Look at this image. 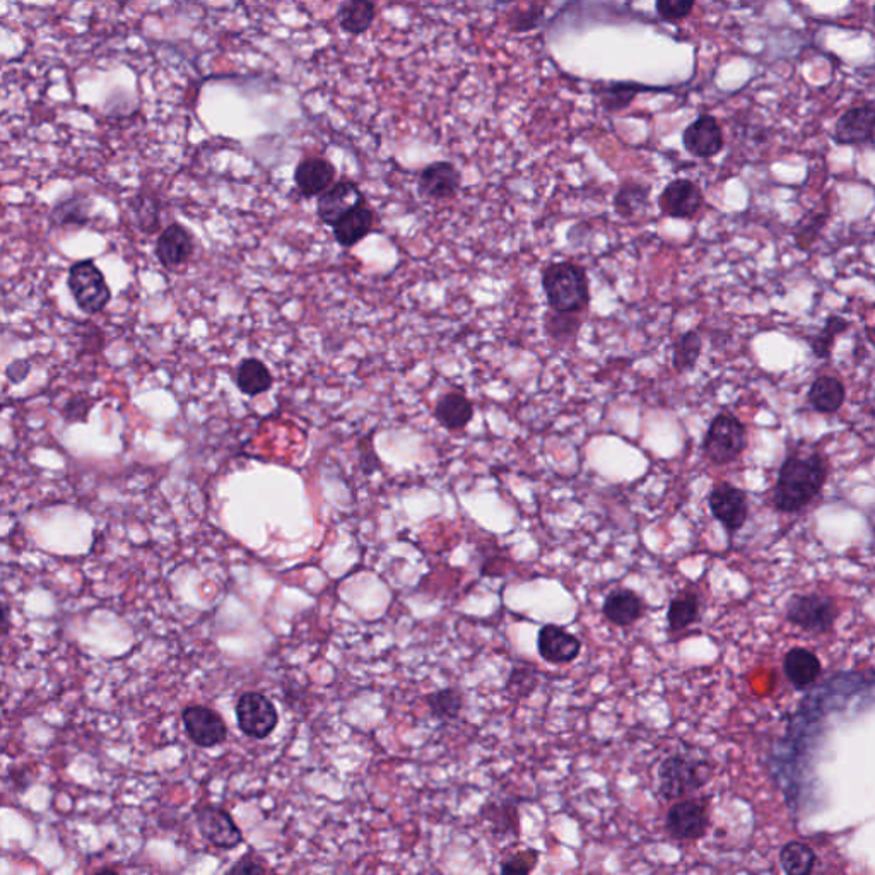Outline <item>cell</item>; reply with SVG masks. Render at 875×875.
<instances>
[{
    "label": "cell",
    "mask_w": 875,
    "mask_h": 875,
    "mask_svg": "<svg viewBox=\"0 0 875 875\" xmlns=\"http://www.w3.org/2000/svg\"><path fill=\"white\" fill-rule=\"evenodd\" d=\"M228 872L230 874H265L267 867L253 855H245Z\"/></svg>",
    "instance_id": "cell-40"
},
{
    "label": "cell",
    "mask_w": 875,
    "mask_h": 875,
    "mask_svg": "<svg viewBox=\"0 0 875 875\" xmlns=\"http://www.w3.org/2000/svg\"><path fill=\"white\" fill-rule=\"evenodd\" d=\"M30 373V363L28 361H16L7 368V376L14 383L23 382L24 378Z\"/></svg>",
    "instance_id": "cell-41"
},
{
    "label": "cell",
    "mask_w": 875,
    "mask_h": 875,
    "mask_svg": "<svg viewBox=\"0 0 875 875\" xmlns=\"http://www.w3.org/2000/svg\"><path fill=\"white\" fill-rule=\"evenodd\" d=\"M657 780L662 799H684L710 783L711 763L688 754H670L658 766Z\"/></svg>",
    "instance_id": "cell-3"
},
{
    "label": "cell",
    "mask_w": 875,
    "mask_h": 875,
    "mask_svg": "<svg viewBox=\"0 0 875 875\" xmlns=\"http://www.w3.org/2000/svg\"><path fill=\"white\" fill-rule=\"evenodd\" d=\"M787 621L793 626L814 633L824 635L834 628L836 619L840 616V609L833 597L819 592H807V594L793 595L787 604Z\"/></svg>",
    "instance_id": "cell-5"
},
{
    "label": "cell",
    "mask_w": 875,
    "mask_h": 875,
    "mask_svg": "<svg viewBox=\"0 0 875 875\" xmlns=\"http://www.w3.org/2000/svg\"><path fill=\"white\" fill-rule=\"evenodd\" d=\"M537 650L549 664H571L582 653V641L563 626L544 624L537 635Z\"/></svg>",
    "instance_id": "cell-14"
},
{
    "label": "cell",
    "mask_w": 875,
    "mask_h": 875,
    "mask_svg": "<svg viewBox=\"0 0 875 875\" xmlns=\"http://www.w3.org/2000/svg\"><path fill=\"white\" fill-rule=\"evenodd\" d=\"M749 447L746 424L729 411L718 412L706 429L701 452L711 465L734 464Z\"/></svg>",
    "instance_id": "cell-4"
},
{
    "label": "cell",
    "mask_w": 875,
    "mask_h": 875,
    "mask_svg": "<svg viewBox=\"0 0 875 875\" xmlns=\"http://www.w3.org/2000/svg\"><path fill=\"white\" fill-rule=\"evenodd\" d=\"M182 722L185 725L188 739L195 746L211 749L221 746L228 737V727L218 711L211 710L207 706H187L182 711Z\"/></svg>",
    "instance_id": "cell-11"
},
{
    "label": "cell",
    "mask_w": 875,
    "mask_h": 875,
    "mask_svg": "<svg viewBox=\"0 0 875 875\" xmlns=\"http://www.w3.org/2000/svg\"><path fill=\"white\" fill-rule=\"evenodd\" d=\"M783 674L793 689L807 691L823 674V664L816 653L802 646H793L783 657Z\"/></svg>",
    "instance_id": "cell-20"
},
{
    "label": "cell",
    "mask_w": 875,
    "mask_h": 875,
    "mask_svg": "<svg viewBox=\"0 0 875 875\" xmlns=\"http://www.w3.org/2000/svg\"><path fill=\"white\" fill-rule=\"evenodd\" d=\"M705 204V195L698 183L688 178H676L665 185L658 195V207L665 218L693 219Z\"/></svg>",
    "instance_id": "cell-10"
},
{
    "label": "cell",
    "mask_w": 875,
    "mask_h": 875,
    "mask_svg": "<svg viewBox=\"0 0 875 875\" xmlns=\"http://www.w3.org/2000/svg\"><path fill=\"white\" fill-rule=\"evenodd\" d=\"M376 6L373 0H342L337 9V21L349 35H363L375 23Z\"/></svg>",
    "instance_id": "cell-26"
},
{
    "label": "cell",
    "mask_w": 875,
    "mask_h": 875,
    "mask_svg": "<svg viewBox=\"0 0 875 875\" xmlns=\"http://www.w3.org/2000/svg\"><path fill=\"white\" fill-rule=\"evenodd\" d=\"M652 187L641 182H626L619 187L614 197V209L621 218H635L650 204Z\"/></svg>",
    "instance_id": "cell-28"
},
{
    "label": "cell",
    "mask_w": 875,
    "mask_h": 875,
    "mask_svg": "<svg viewBox=\"0 0 875 875\" xmlns=\"http://www.w3.org/2000/svg\"><path fill=\"white\" fill-rule=\"evenodd\" d=\"M195 241L192 233L180 223H171L161 231L156 241V257L168 271H178L194 257Z\"/></svg>",
    "instance_id": "cell-15"
},
{
    "label": "cell",
    "mask_w": 875,
    "mask_h": 875,
    "mask_svg": "<svg viewBox=\"0 0 875 875\" xmlns=\"http://www.w3.org/2000/svg\"><path fill=\"white\" fill-rule=\"evenodd\" d=\"M535 860H537L535 852L518 853L501 865V870L508 872V874H529L530 870L535 867Z\"/></svg>",
    "instance_id": "cell-39"
},
{
    "label": "cell",
    "mask_w": 875,
    "mask_h": 875,
    "mask_svg": "<svg viewBox=\"0 0 875 875\" xmlns=\"http://www.w3.org/2000/svg\"><path fill=\"white\" fill-rule=\"evenodd\" d=\"M136 216L139 228L146 233H154L159 228V212L153 206V200L147 197H137Z\"/></svg>",
    "instance_id": "cell-38"
},
{
    "label": "cell",
    "mask_w": 875,
    "mask_h": 875,
    "mask_svg": "<svg viewBox=\"0 0 875 875\" xmlns=\"http://www.w3.org/2000/svg\"><path fill=\"white\" fill-rule=\"evenodd\" d=\"M828 460L821 452H793L783 460L773 488V506L780 513H799L823 493Z\"/></svg>",
    "instance_id": "cell-1"
},
{
    "label": "cell",
    "mask_w": 875,
    "mask_h": 875,
    "mask_svg": "<svg viewBox=\"0 0 875 875\" xmlns=\"http://www.w3.org/2000/svg\"><path fill=\"white\" fill-rule=\"evenodd\" d=\"M376 228V212L365 200L349 209L337 223L332 226L334 238L341 247L353 248L370 236Z\"/></svg>",
    "instance_id": "cell-19"
},
{
    "label": "cell",
    "mask_w": 875,
    "mask_h": 875,
    "mask_svg": "<svg viewBox=\"0 0 875 875\" xmlns=\"http://www.w3.org/2000/svg\"><path fill=\"white\" fill-rule=\"evenodd\" d=\"M462 175L457 166L450 161H435L426 166L419 180L417 190L428 200H450L459 194Z\"/></svg>",
    "instance_id": "cell-17"
},
{
    "label": "cell",
    "mask_w": 875,
    "mask_h": 875,
    "mask_svg": "<svg viewBox=\"0 0 875 875\" xmlns=\"http://www.w3.org/2000/svg\"><path fill=\"white\" fill-rule=\"evenodd\" d=\"M69 289L77 306L89 315L103 312L112 300L110 286L106 284L103 272L93 260H81L72 265L69 271Z\"/></svg>",
    "instance_id": "cell-6"
},
{
    "label": "cell",
    "mask_w": 875,
    "mask_h": 875,
    "mask_svg": "<svg viewBox=\"0 0 875 875\" xmlns=\"http://www.w3.org/2000/svg\"><path fill=\"white\" fill-rule=\"evenodd\" d=\"M850 329V320L841 317L838 313H829L824 320L823 329L819 330L816 335H809L807 341L811 346L812 354L817 359H829L833 354V346L838 335L845 334L846 330Z\"/></svg>",
    "instance_id": "cell-31"
},
{
    "label": "cell",
    "mask_w": 875,
    "mask_h": 875,
    "mask_svg": "<svg viewBox=\"0 0 875 875\" xmlns=\"http://www.w3.org/2000/svg\"><path fill=\"white\" fill-rule=\"evenodd\" d=\"M711 515L730 535L739 532L749 518V500L742 489L730 482H720L708 494Z\"/></svg>",
    "instance_id": "cell-9"
},
{
    "label": "cell",
    "mask_w": 875,
    "mask_h": 875,
    "mask_svg": "<svg viewBox=\"0 0 875 875\" xmlns=\"http://www.w3.org/2000/svg\"><path fill=\"white\" fill-rule=\"evenodd\" d=\"M12 629L11 607L0 600V638L9 635Z\"/></svg>",
    "instance_id": "cell-42"
},
{
    "label": "cell",
    "mask_w": 875,
    "mask_h": 875,
    "mask_svg": "<svg viewBox=\"0 0 875 875\" xmlns=\"http://www.w3.org/2000/svg\"><path fill=\"white\" fill-rule=\"evenodd\" d=\"M696 0H657V12L665 21H681L693 12Z\"/></svg>",
    "instance_id": "cell-37"
},
{
    "label": "cell",
    "mask_w": 875,
    "mask_h": 875,
    "mask_svg": "<svg viewBox=\"0 0 875 875\" xmlns=\"http://www.w3.org/2000/svg\"><path fill=\"white\" fill-rule=\"evenodd\" d=\"M428 705L433 717L452 720L459 717L464 706V698L457 689H441L438 693L429 694Z\"/></svg>",
    "instance_id": "cell-34"
},
{
    "label": "cell",
    "mask_w": 875,
    "mask_h": 875,
    "mask_svg": "<svg viewBox=\"0 0 875 875\" xmlns=\"http://www.w3.org/2000/svg\"><path fill=\"white\" fill-rule=\"evenodd\" d=\"M682 144L694 158L708 159L722 153L725 137L717 118L701 115L693 120L682 134Z\"/></svg>",
    "instance_id": "cell-16"
},
{
    "label": "cell",
    "mask_w": 875,
    "mask_h": 875,
    "mask_svg": "<svg viewBox=\"0 0 875 875\" xmlns=\"http://www.w3.org/2000/svg\"><path fill=\"white\" fill-rule=\"evenodd\" d=\"M53 219L57 224H81L83 226L88 221V202L79 195L64 200L53 209Z\"/></svg>",
    "instance_id": "cell-35"
},
{
    "label": "cell",
    "mask_w": 875,
    "mask_h": 875,
    "mask_svg": "<svg viewBox=\"0 0 875 875\" xmlns=\"http://www.w3.org/2000/svg\"><path fill=\"white\" fill-rule=\"evenodd\" d=\"M703 353V337L698 330H689L677 339L672 347V368L676 373H689L698 365Z\"/></svg>",
    "instance_id": "cell-32"
},
{
    "label": "cell",
    "mask_w": 875,
    "mask_h": 875,
    "mask_svg": "<svg viewBox=\"0 0 875 875\" xmlns=\"http://www.w3.org/2000/svg\"><path fill=\"white\" fill-rule=\"evenodd\" d=\"M582 318L576 313L549 310L544 317V332L558 346H570L582 330Z\"/></svg>",
    "instance_id": "cell-29"
},
{
    "label": "cell",
    "mask_w": 875,
    "mask_h": 875,
    "mask_svg": "<svg viewBox=\"0 0 875 875\" xmlns=\"http://www.w3.org/2000/svg\"><path fill=\"white\" fill-rule=\"evenodd\" d=\"M436 421L448 431H460L469 426L474 417V404L462 392H448L435 406Z\"/></svg>",
    "instance_id": "cell-24"
},
{
    "label": "cell",
    "mask_w": 875,
    "mask_h": 875,
    "mask_svg": "<svg viewBox=\"0 0 875 875\" xmlns=\"http://www.w3.org/2000/svg\"><path fill=\"white\" fill-rule=\"evenodd\" d=\"M667 833L679 841L701 840L710 829V811L705 800L679 799L665 814Z\"/></svg>",
    "instance_id": "cell-7"
},
{
    "label": "cell",
    "mask_w": 875,
    "mask_h": 875,
    "mask_svg": "<svg viewBox=\"0 0 875 875\" xmlns=\"http://www.w3.org/2000/svg\"><path fill=\"white\" fill-rule=\"evenodd\" d=\"M541 282L551 310L580 315L590 306V282L582 265L568 260L549 262L542 267Z\"/></svg>",
    "instance_id": "cell-2"
},
{
    "label": "cell",
    "mask_w": 875,
    "mask_h": 875,
    "mask_svg": "<svg viewBox=\"0 0 875 875\" xmlns=\"http://www.w3.org/2000/svg\"><path fill=\"white\" fill-rule=\"evenodd\" d=\"M335 166L325 158H306L300 161L294 171L296 188L306 199L323 194L335 182Z\"/></svg>",
    "instance_id": "cell-21"
},
{
    "label": "cell",
    "mask_w": 875,
    "mask_h": 875,
    "mask_svg": "<svg viewBox=\"0 0 875 875\" xmlns=\"http://www.w3.org/2000/svg\"><path fill=\"white\" fill-rule=\"evenodd\" d=\"M638 91H641L640 86H633V84H616V86L602 88V91H600V98H602V105H604L609 112H621V110L626 108L631 101L635 100Z\"/></svg>",
    "instance_id": "cell-36"
},
{
    "label": "cell",
    "mask_w": 875,
    "mask_h": 875,
    "mask_svg": "<svg viewBox=\"0 0 875 875\" xmlns=\"http://www.w3.org/2000/svg\"><path fill=\"white\" fill-rule=\"evenodd\" d=\"M701 617V600L696 592L686 590L670 600L667 609V628L672 633H679L682 629L689 628L698 623Z\"/></svg>",
    "instance_id": "cell-27"
},
{
    "label": "cell",
    "mask_w": 875,
    "mask_h": 875,
    "mask_svg": "<svg viewBox=\"0 0 875 875\" xmlns=\"http://www.w3.org/2000/svg\"><path fill=\"white\" fill-rule=\"evenodd\" d=\"M365 195L359 190L356 183L351 180H341L327 188L323 194L318 195L317 214L322 223L334 226L349 209H353Z\"/></svg>",
    "instance_id": "cell-18"
},
{
    "label": "cell",
    "mask_w": 875,
    "mask_h": 875,
    "mask_svg": "<svg viewBox=\"0 0 875 875\" xmlns=\"http://www.w3.org/2000/svg\"><path fill=\"white\" fill-rule=\"evenodd\" d=\"M235 711L241 732L252 739H267L279 723L276 705L264 694H241Z\"/></svg>",
    "instance_id": "cell-8"
},
{
    "label": "cell",
    "mask_w": 875,
    "mask_h": 875,
    "mask_svg": "<svg viewBox=\"0 0 875 875\" xmlns=\"http://www.w3.org/2000/svg\"><path fill=\"white\" fill-rule=\"evenodd\" d=\"M602 614L614 626L628 628L645 616V602L633 590L616 588L605 597Z\"/></svg>",
    "instance_id": "cell-22"
},
{
    "label": "cell",
    "mask_w": 875,
    "mask_h": 875,
    "mask_svg": "<svg viewBox=\"0 0 875 875\" xmlns=\"http://www.w3.org/2000/svg\"><path fill=\"white\" fill-rule=\"evenodd\" d=\"M235 382L241 394L259 397L271 390L274 376L260 359L245 358L236 368Z\"/></svg>",
    "instance_id": "cell-25"
},
{
    "label": "cell",
    "mask_w": 875,
    "mask_h": 875,
    "mask_svg": "<svg viewBox=\"0 0 875 875\" xmlns=\"http://www.w3.org/2000/svg\"><path fill=\"white\" fill-rule=\"evenodd\" d=\"M778 858L783 872L788 875H809L816 869V852L802 841H788Z\"/></svg>",
    "instance_id": "cell-30"
},
{
    "label": "cell",
    "mask_w": 875,
    "mask_h": 875,
    "mask_svg": "<svg viewBox=\"0 0 875 875\" xmlns=\"http://www.w3.org/2000/svg\"><path fill=\"white\" fill-rule=\"evenodd\" d=\"M807 402L819 414H836L846 402L845 383L838 376H817L807 392Z\"/></svg>",
    "instance_id": "cell-23"
},
{
    "label": "cell",
    "mask_w": 875,
    "mask_h": 875,
    "mask_svg": "<svg viewBox=\"0 0 875 875\" xmlns=\"http://www.w3.org/2000/svg\"><path fill=\"white\" fill-rule=\"evenodd\" d=\"M197 826L204 838L211 845L221 850H233L243 843V833L236 826L230 812L224 811L216 805H200L195 809Z\"/></svg>",
    "instance_id": "cell-12"
},
{
    "label": "cell",
    "mask_w": 875,
    "mask_h": 875,
    "mask_svg": "<svg viewBox=\"0 0 875 875\" xmlns=\"http://www.w3.org/2000/svg\"><path fill=\"white\" fill-rule=\"evenodd\" d=\"M831 218V212L828 209L824 211H814L805 214L804 218L800 219L799 223L793 228V241L795 247L802 252H809L816 245L819 236L823 233L826 224Z\"/></svg>",
    "instance_id": "cell-33"
},
{
    "label": "cell",
    "mask_w": 875,
    "mask_h": 875,
    "mask_svg": "<svg viewBox=\"0 0 875 875\" xmlns=\"http://www.w3.org/2000/svg\"><path fill=\"white\" fill-rule=\"evenodd\" d=\"M875 106L872 101L846 110L834 125L833 139L840 146L874 144Z\"/></svg>",
    "instance_id": "cell-13"
},
{
    "label": "cell",
    "mask_w": 875,
    "mask_h": 875,
    "mask_svg": "<svg viewBox=\"0 0 875 875\" xmlns=\"http://www.w3.org/2000/svg\"><path fill=\"white\" fill-rule=\"evenodd\" d=\"M89 404H86L83 399L71 400L67 406V419H83L88 414Z\"/></svg>",
    "instance_id": "cell-43"
}]
</instances>
